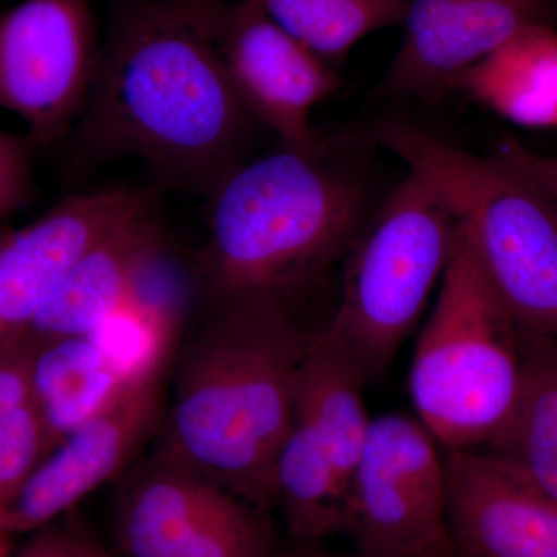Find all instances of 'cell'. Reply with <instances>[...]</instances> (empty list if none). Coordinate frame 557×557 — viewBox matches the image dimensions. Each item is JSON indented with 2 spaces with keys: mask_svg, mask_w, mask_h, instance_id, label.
<instances>
[{
  "mask_svg": "<svg viewBox=\"0 0 557 557\" xmlns=\"http://www.w3.org/2000/svg\"><path fill=\"white\" fill-rule=\"evenodd\" d=\"M376 138L445 201L520 336L557 338L556 201L497 156L409 124H383Z\"/></svg>",
  "mask_w": 557,
  "mask_h": 557,
  "instance_id": "obj_4",
  "label": "cell"
},
{
  "mask_svg": "<svg viewBox=\"0 0 557 557\" xmlns=\"http://www.w3.org/2000/svg\"><path fill=\"white\" fill-rule=\"evenodd\" d=\"M274 557H369L366 555H362V553L355 552L351 553V555H330V553H319V552H299V553H292V555L282 556V555H274Z\"/></svg>",
  "mask_w": 557,
  "mask_h": 557,
  "instance_id": "obj_28",
  "label": "cell"
},
{
  "mask_svg": "<svg viewBox=\"0 0 557 557\" xmlns=\"http://www.w3.org/2000/svg\"><path fill=\"white\" fill-rule=\"evenodd\" d=\"M269 509L156 453L124 479L123 557H274Z\"/></svg>",
  "mask_w": 557,
  "mask_h": 557,
  "instance_id": "obj_8",
  "label": "cell"
},
{
  "mask_svg": "<svg viewBox=\"0 0 557 557\" xmlns=\"http://www.w3.org/2000/svg\"><path fill=\"white\" fill-rule=\"evenodd\" d=\"M274 494L293 536L318 541L341 533L347 487L325 450L293 423L274 465Z\"/></svg>",
  "mask_w": 557,
  "mask_h": 557,
  "instance_id": "obj_20",
  "label": "cell"
},
{
  "mask_svg": "<svg viewBox=\"0 0 557 557\" xmlns=\"http://www.w3.org/2000/svg\"><path fill=\"white\" fill-rule=\"evenodd\" d=\"M522 336L458 226L434 309L418 336L409 388L442 450H480L518 398Z\"/></svg>",
  "mask_w": 557,
  "mask_h": 557,
  "instance_id": "obj_5",
  "label": "cell"
},
{
  "mask_svg": "<svg viewBox=\"0 0 557 557\" xmlns=\"http://www.w3.org/2000/svg\"><path fill=\"white\" fill-rule=\"evenodd\" d=\"M49 454V437L35 403L0 423V520Z\"/></svg>",
  "mask_w": 557,
  "mask_h": 557,
  "instance_id": "obj_22",
  "label": "cell"
},
{
  "mask_svg": "<svg viewBox=\"0 0 557 557\" xmlns=\"http://www.w3.org/2000/svg\"><path fill=\"white\" fill-rule=\"evenodd\" d=\"M497 157L536 183L557 203V157L533 152L516 139L502 141Z\"/></svg>",
  "mask_w": 557,
  "mask_h": 557,
  "instance_id": "obj_25",
  "label": "cell"
},
{
  "mask_svg": "<svg viewBox=\"0 0 557 557\" xmlns=\"http://www.w3.org/2000/svg\"><path fill=\"white\" fill-rule=\"evenodd\" d=\"M100 50L89 0H22L0 11V109L27 124L35 148L73 134Z\"/></svg>",
  "mask_w": 557,
  "mask_h": 557,
  "instance_id": "obj_9",
  "label": "cell"
},
{
  "mask_svg": "<svg viewBox=\"0 0 557 557\" xmlns=\"http://www.w3.org/2000/svg\"><path fill=\"white\" fill-rule=\"evenodd\" d=\"M453 89L531 129H557V32L528 25L454 81Z\"/></svg>",
  "mask_w": 557,
  "mask_h": 557,
  "instance_id": "obj_17",
  "label": "cell"
},
{
  "mask_svg": "<svg viewBox=\"0 0 557 557\" xmlns=\"http://www.w3.org/2000/svg\"><path fill=\"white\" fill-rule=\"evenodd\" d=\"M163 239L149 196L70 267L36 318L32 335L51 341L97 332L124 306L139 267Z\"/></svg>",
  "mask_w": 557,
  "mask_h": 557,
  "instance_id": "obj_15",
  "label": "cell"
},
{
  "mask_svg": "<svg viewBox=\"0 0 557 557\" xmlns=\"http://www.w3.org/2000/svg\"><path fill=\"white\" fill-rule=\"evenodd\" d=\"M300 46L335 67L358 42L405 20L408 0H252Z\"/></svg>",
  "mask_w": 557,
  "mask_h": 557,
  "instance_id": "obj_21",
  "label": "cell"
},
{
  "mask_svg": "<svg viewBox=\"0 0 557 557\" xmlns=\"http://www.w3.org/2000/svg\"><path fill=\"white\" fill-rule=\"evenodd\" d=\"M368 383L346 347L327 330L313 333L295 388V423L325 450L348 486L368 438Z\"/></svg>",
  "mask_w": 557,
  "mask_h": 557,
  "instance_id": "obj_16",
  "label": "cell"
},
{
  "mask_svg": "<svg viewBox=\"0 0 557 557\" xmlns=\"http://www.w3.org/2000/svg\"><path fill=\"white\" fill-rule=\"evenodd\" d=\"M36 341L33 403L53 450L131 383L121 379L89 336Z\"/></svg>",
  "mask_w": 557,
  "mask_h": 557,
  "instance_id": "obj_19",
  "label": "cell"
},
{
  "mask_svg": "<svg viewBox=\"0 0 557 557\" xmlns=\"http://www.w3.org/2000/svg\"><path fill=\"white\" fill-rule=\"evenodd\" d=\"M209 197V236L194 267L205 309L300 300L347 259L370 218L364 178L324 139L247 160Z\"/></svg>",
  "mask_w": 557,
  "mask_h": 557,
  "instance_id": "obj_3",
  "label": "cell"
},
{
  "mask_svg": "<svg viewBox=\"0 0 557 557\" xmlns=\"http://www.w3.org/2000/svg\"><path fill=\"white\" fill-rule=\"evenodd\" d=\"M168 370L132 381L112 405L62 440L7 509L0 530L10 536L35 533L123 474L160 432Z\"/></svg>",
  "mask_w": 557,
  "mask_h": 557,
  "instance_id": "obj_11",
  "label": "cell"
},
{
  "mask_svg": "<svg viewBox=\"0 0 557 557\" xmlns=\"http://www.w3.org/2000/svg\"><path fill=\"white\" fill-rule=\"evenodd\" d=\"M148 197L129 188L69 197L0 236V355L32 335L70 267Z\"/></svg>",
  "mask_w": 557,
  "mask_h": 557,
  "instance_id": "obj_12",
  "label": "cell"
},
{
  "mask_svg": "<svg viewBox=\"0 0 557 557\" xmlns=\"http://www.w3.org/2000/svg\"><path fill=\"white\" fill-rule=\"evenodd\" d=\"M28 137L0 129V226L32 199V153Z\"/></svg>",
  "mask_w": 557,
  "mask_h": 557,
  "instance_id": "obj_23",
  "label": "cell"
},
{
  "mask_svg": "<svg viewBox=\"0 0 557 557\" xmlns=\"http://www.w3.org/2000/svg\"><path fill=\"white\" fill-rule=\"evenodd\" d=\"M457 237L453 212L413 172L359 233L347 256L338 309L324 329L346 347L368 383L386 375L416 329Z\"/></svg>",
  "mask_w": 557,
  "mask_h": 557,
  "instance_id": "obj_6",
  "label": "cell"
},
{
  "mask_svg": "<svg viewBox=\"0 0 557 557\" xmlns=\"http://www.w3.org/2000/svg\"><path fill=\"white\" fill-rule=\"evenodd\" d=\"M458 557H557V502L485 450H443Z\"/></svg>",
  "mask_w": 557,
  "mask_h": 557,
  "instance_id": "obj_14",
  "label": "cell"
},
{
  "mask_svg": "<svg viewBox=\"0 0 557 557\" xmlns=\"http://www.w3.org/2000/svg\"><path fill=\"white\" fill-rule=\"evenodd\" d=\"M552 10L553 0H408L386 87L418 98L446 94L516 33L548 22Z\"/></svg>",
  "mask_w": 557,
  "mask_h": 557,
  "instance_id": "obj_13",
  "label": "cell"
},
{
  "mask_svg": "<svg viewBox=\"0 0 557 557\" xmlns=\"http://www.w3.org/2000/svg\"><path fill=\"white\" fill-rule=\"evenodd\" d=\"M341 533L369 557H458L445 456L418 418H373L348 480Z\"/></svg>",
  "mask_w": 557,
  "mask_h": 557,
  "instance_id": "obj_7",
  "label": "cell"
},
{
  "mask_svg": "<svg viewBox=\"0 0 557 557\" xmlns=\"http://www.w3.org/2000/svg\"><path fill=\"white\" fill-rule=\"evenodd\" d=\"M295 307L237 300L208 307L180 351L160 448L269 509L274 465L295 423V388L313 338Z\"/></svg>",
  "mask_w": 557,
  "mask_h": 557,
  "instance_id": "obj_2",
  "label": "cell"
},
{
  "mask_svg": "<svg viewBox=\"0 0 557 557\" xmlns=\"http://www.w3.org/2000/svg\"><path fill=\"white\" fill-rule=\"evenodd\" d=\"M38 341L28 335L0 355V423L33 403V368Z\"/></svg>",
  "mask_w": 557,
  "mask_h": 557,
  "instance_id": "obj_24",
  "label": "cell"
},
{
  "mask_svg": "<svg viewBox=\"0 0 557 557\" xmlns=\"http://www.w3.org/2000/svg\"><path fill=\"white\" fill-rule=\"evenodd\" d=\"M557 502V338L522 336V376L511 413L480 449Z\"/></svg>",
  "mask_w": 557,
  "mask_h": 557,
  "instance_id": "obj_18",
  "label": "cell"
},
{
  "mask_svg": "<svg viewBox=\"0 0 557 557\" xmlns=\"http://www.w3.org/2000/svg\"><path fill=\"white\" fill-rule=\"evenodd\" d=\"M219 46L231 84L258 126L285 148L324 143L311 115L344 87L335 67L281 30L252 0L223 2Z\"/></svg>",
  "mask_w": 557,
  "mask_h": 557,
  "instance_id": "obj_10",
  "label": "cell"
},
{
  "mask_svg": "<svg viewBox=\"0 0 557 557\" xmlns=\"http://www.w3.org/2000/svg\"><path fill=\"white\" fill-rule=\"evenodd\" d=\"M61 557H109L84 527H70L64 530Z\"/></svg>",
  "mask_w": 557,
  "mask_h": 557,
  "instance_id": "obj_27",
  "label": "cell"
},
{
  "mask_svg": "<svg viewBox=\"0 0 557 557\" xmlns=\"http://www.w3.org/2000/svg\"><path fill=\"white\" fill-rule=\"evenodd\" d=\"M64 528L44 527L35 531L20 553L10 557H61Z\"/></svg>",
  "mask_w": 557,
  "mask_h": 557,
  "instance_id": "obj_26",
  "label": "cell"
},
{
  "mask_svg": "<svg viewBox=\"0 0 557 557\" xmlns=\"http://www.w3.org/2000/svg\"><path fill=\"white\" fill-rule=\"evenodd\" d=\"M222 0H126L101 40L75 134L83 159L141 160L171 188L208 196L248 160L258 126L219 46Z\"/></svg>",
  "mask_w": 557,
  "mask_h": 557,
  "instance_id": "obj_1",
  "label": "cell"
},
{
  "mask_svg": "<svg viewBox=\"0 0 557 557\" xmlns=\"http://www.w3.org/2000/svg\"><path fill=\"white\" fill-rule=\"evenodd\" d=\"M11 537L13 536L0 530V557L11 556Z\"/></svg>",
  "mask_w": 557,
  "mask_h": 557,
  "instance_id": "obj_29",
  "label": "cell"
}]
</instances>
